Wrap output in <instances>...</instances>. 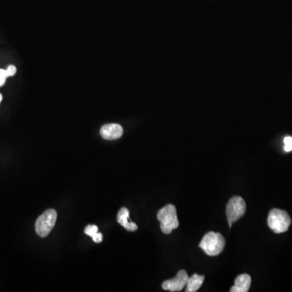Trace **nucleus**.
Listing matches in <instances>:
<instances>
[{
	"mask_svg": "<svg viewBox=\"0 0 292 292\" xmlns=\"http://www.w3.org/2000/svg\"><path fill=\"white\" fill-rule=\"evenodd\" d=\"M157 219L160 222V228L163 233L169 234L178 228L179 223L177 217L176 208L173 205H167L159 210Z\"/></svg>",
	"mask_w": 292,
	"mask_h": 292,
	"instance_id": "f257e3e1",
	"label": "nucleus"
},
{
	"mask_svg": "<svg viewBox=\"0 0 292 292\" xmlns=\"http://www.w3.org/2000/svg\"><path fill=\"white\" fill-rule=\"evenodd\" d=\"M225 244L226 241L222 234L209 232L202 238L199 246L208 256H215L223 252Z\"/></svg>",
	"mask_w": 292,
	"mask_h": 292,
	"instance_id": "f03ea898",
	"label": "nucleus"
},
{
	"mask_svg": "<svg viewBox=\"0 0 292 292\" xmlns=\"http://www.w3.org/2000/svg\"><path fill=\"white\" fill-rule=\"evenodd\" d=\"M268 226L277 234L286 232L291 223L290 215L286 211L274 209L270 212L268 216Z\"/></svg>",
	"mask_w": 292,
	"mask_h": 292,
	"instance_id": "7ed1b4c3",
	"label": "nucleus"
},
{
	"mask_svg": "<svg viewBox=\"0 0 292 292\" xmlns=\"http://www.w3.org/2000/svg\"><path fill=\"white\" fill-rule=\"evenodd\" d=\"M57 213L54 209H48L40 215L35 223V230L38 236L45 238L50 234L56 224Z\"/></svg>",
	"mask_w": 292,
	"mask_h": 292,
	"instance_id": "20e7f679",
	"label": "nucleus"
},
{
	"mask_svg": "<svg viewBox=\"0 0 292 292\" xmlns=\"http://www.w3.org/2000/svg\"><path fill=\"white\" fill-rule=\"evenodd\" d=\"M246 210L245 201L241 197H233L227 205V217L229 226L231 227L233 223L241 219Z\"/></svg>",
	"mask_w": 292,
	"mask_h": 292,
	"instance_id": "39448f33",
	"label": "nucleus"
},
{
	"mask_svg": "<svg viewBox=\"0 0 292 292\" xmlns=\"http://www.w3.org/2000/svg\"><path fill=\"white\" fill-rule=\"evenodd\" d=\"M189 278L187 272L184 270H181L173 279H170L163 282L162 287L163 290L171 292L181 291L185 286H187Z\"/></svg>",
	"mask_w": 292,
	"mask_h": 292,
	"instance_id": "423d86ee",
	"label": "nucleus"
},
{
	"mask_svg": "<svg viewBox=\"0 0 292 292\" xmlns=\"http://www.w3.org/2000/svg\"><path fill=\"white\" fill-rule=\"evenodd\" d=\"M101 137L105 140H116L122 137L123 127L117 123H108L101 127L100 130Z\"/></svg>",
	"mask_w": 292,
	"mask_h": 292,
	"instance_id": "0eeeda50",
	"label": "nucleus"
},
{
	"mask_svg": "<svg viewBox=\"0 0 292 292\" xmlns=\"http://www.w3.org/2000/svg\"><path fill=\"white\" fill-rule=\"evenodd\" d=\"M129 210L127 208H122L119 211L117 215V221L119 224L123 226L128 231H135L137 230V226L135 223L129 221Z\"/></svg>",
	"mask_w": 292,
	"mask_h": 292,
	"instance_id": "6e6552de",
	"label": "nucleus"
},
{
	"mask_svg": "<svg viewBox=\"0 0 292 292\" xmlns=\"http://www.w3.org/2000/svg\"><path fill=\"white\" fill-rule=\"evenodd\" d=\"M251 277L249 274H241L237 277L234 286L231 287V292H248L250 288Z\"/></svg>",
	"mask_w": 292,
	"mask_h": 292,
	"instance_id": "1a4fd4ad",
	"label": "nucleus"
},
{
	"mask_svg": "<svg viewBox=\"0 0 292 292\" xmlns=\"http://www.w3.org/2000/svg\"><path fill=\"white\" fill-rule=\"evenodd\" d=\"M205 280V276L199 275V274H193V276L189 278L187 282V292H196L201 288L203 282Z\"/></svg>",
	"mask_w": 292,
	"mask_h": 292,
	"instance_id": "9d476101",
	"label": "nucleus"
},
{
	"mask_svg": "<svg viewBox=\"0 0 292 292\" xmlns=\"http://www.w3.org/2000/svg\"><path fill=\"white\" fill-rule=\"evenodd\" d=\"M85 233L91 237L95 243H101L103 240V236L101 233H98V227L95 225H88L85 228Z\"/></svg>",
	"mask_w": 292,
	"mask_h": 292,
	"instance_id": "9b49d317",
	"label": "nucleus"
},
{
	"mask_svg": "<svg viewBox=\"0 0 292 292\" xmlns=\"http://www.w3.org/2000/svg\"><path fill=\"white\" fill-rule=\"evenodd\" d=\"M16 68L14 65H9L6 70L0 69V87L4 86L7 78L16 75Z\"/></svg>",
	"mask_w": 292,
	"mask_h": 292,
	"instance_id": "f8f14e48",
	"label": "nucleus"
},
{
	"mask_svg": "<svg viewBox=\"0 0 292 292\" xmlns=\"http://www.w3.org/2000/svg\"><path fill=\"white\" fill-rule=\"evenodd\" d=\"M285 143V151L290 152L292 151V137H286L284 139Z\"/></svg>",
	"mask_w": 292,
	"mask_h": 292,
	"instance_id": "ddd939ff",
	"label": "nucleus"
},
{
	"mask_svg": "<svg viewBox=\"0 0 292 292\" xmlns=\"http://www.w3.org/2000/svg\"><path fill=\"white\" fill-rule=\"evenodd\" d=\"M3 99V95L2 94H0V103H1V101H2Z\"/></svg>",
	"mask_w": 292,
	"mask_h": 292,
	"instance_id": "4468645a",
	"label": "nucleus"
}]
</instances>
